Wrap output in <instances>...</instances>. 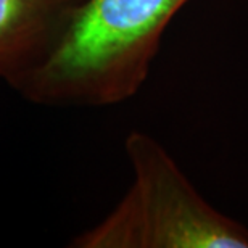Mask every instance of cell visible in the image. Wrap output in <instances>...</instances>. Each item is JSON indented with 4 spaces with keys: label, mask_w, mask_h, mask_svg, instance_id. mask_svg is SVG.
Returning <instances> with one entry per match:
<instances>
[{
    "label": "cell",
    "mask_w": 248,
    "mask_h": 248,
    "mask_svg": "<svg viewBox=\"0 0 248 248\" xmlns=\"http://www.w3.org/2000/svg\"><path fill=\"white\" fill-rule=\"evenodd\" d=\"M188 2L86 0L44 64V81L91 103L124 100L143 82L163 32Z\"/></svg>",
    "instance_id": "obj_1"
},
{
    "label": "cell",
    "mask_w": 248,
    "mask_h": 248,
    "mask_svg": "<svg viewBox=\"0 0 248 248\" xmlns=\"http://www.w3.org/2000/svg\"><path fill=\"white\" fill-rule=\"evenodd\" d=\"M126 150L134 184L79 247L248 248V227L211 206L156 140L132 132Z\"/></svg>",
    "instance_id": "obj_2"
},
{
    "label": "cell",
    "mask_w": 248,
    "mask_h": 248,
    "mask_svg": "<svg viewBox=\"0 0 248 248\" xmlns=\"http://www.w3.org/2000/svg\"><path fill=\"white\" fill-rule=\"evenodd\" d=\"M44 0H0V53L24 41L39 18Z\"/></svg>",
    "instance_id": "obj_3"
}]
</instances>
